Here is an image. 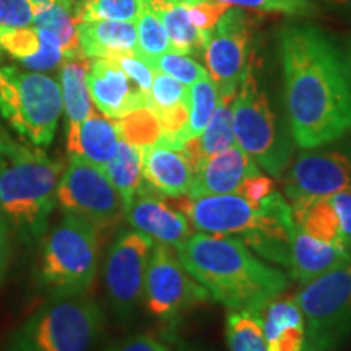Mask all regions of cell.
Returning <instances> with one entry per match:
<instances>
[{"instance_id": "cell-1", "label": "cell", "mask_w": 351, "mask_h": 351, "mask_svg": "<svg viewBox=\"0 0 351 351\" xmlns=\"http://www.w3.org/2000/svg\"><path fill=\"white\" fill-rule=\"evenodd\" d=\"M287 119L293 140L314 148L351 135V65L343 47L314 23L278 32Z\"/></svg>"}, {"instance_id": "cell-2", "label": "cell", "mask_w": 351, "mask_h": 351, "mask_svg": "<svg viewBox=\"0 0 351 351\" xmlns=\"http://www.w3.org/2000/svg\"><path fill=\"white\" fill-rule=\"evenodd\" d=\"M179 261L213 301L230 311H261L288 288V275L238 238L195 232L176 247Z\"/></svg>"}, {"instance_id": "cell-3", "label": "cell", "mask_w": 351, "mask_h": 351, "mask_svg": "<svg viewBox=\"0 0 351 351\" xmlns=\"http://www.w3.org/2000/svg\"><path fill=\"white\" fill-rule=\"evenodd\" d=\"M176 202L197 231L238 238L254 254L288 269L289 236L296 223L289 202L280 192L271 191L257 205L236 192Z\"/></svg>"}, {"instance_id": "cell-4", "label": "cell", "mask_w": 351, "mask_h": 351, "mask_svg": "<svg viewBox=\"0 0 351 351\" xmlns=\"http://www.w3.org/2000/svg\"><path fill=\"white\" fill-rule=\"evenodd\" d=\"M64 169L62 161L39 147L16 143L0 132V213L21 243L36 244L47 232Z\"/></svg>"}, {"instance_id": "cell-5", "label": "cell", "mask_w": 351, "mask_h": 351, "mask_svg": "<svg viewBox=\"0 0 351 351\" xmlns=\"http://www.w3.org/2000/svg\"><path fill=\"white\" fill-rule=\"evenodd\" d=\"M254 56V54H252ZM232 132L236 143L271 178H282L295 153L288 119L275 111L262 86L251 57L232 99Z\"/></svg>"}, {"instance_id": "cell-6", "label": "cell", "mask_w": 351, "mask_h": 351, "mask_svg": "<svg viewBox=\"0 0 351 351\" xmlns=\"http://www.w3.org/2000/svg\"><path fill=\"white\" fill-rule=\"evenodd\" d=\"M104 313L88 295L49 298L8 337L7 351H93Z\"/></svg>"}, {"instance_id": "cell-7", "label": "cell", "mask_w": 351, "mask_h": 351, "mask_svg": "<svg viewBox=\"0 0 351 351\" xmlns=\"http://www.w3.org/2000/svg\"><path fill=\"white\" fill-rule=\"evenodd\" d=\"M41 241L39 289L47 298L88 295L98 274L99 231L64 213Z\"/></svg>"}, {"instance_id": "cell-8", "label": "cell", "mask_w": 351, "mask_h": 351, "mask_svg": "<svg viewBox=\"0 0 351 351\" xmlns=\"http://www.w3.org/2000/svg\"><path fill=\"white\" fill-rule=\"evenodd\" d=\"M62 109L60 85L54 78L15 65L0 67V116L20 137L34 147H49Z\"/></svg>"}, {"instance_id": "cell-9", "label": "cell", "mask_w": 351, "mask_h": 351, "mask_svg": "<svg viewBox=\"0 0 351 351\" xmlns=\"http://www.w3.org/2000/svg\"><path fill=\"white\" fill-rule=\"evenodd\" d=\"M293 298L307 340L327 351L351 345V263L302 285Z\"/></svg>"}, {"instance_id": "cell-10", "label": "cell", "mask_w": 351, "mask_h": 351, "mask_svg": "<svg viewBox=\"0 0 351 351\" xmlns=\"http://www.w3.org/2000/svg\"><path fill=\"white\" fill-rule=\"evenodd\" d=\"M56 199L65 215L90 223L99 232L117 226L125 217L121 195L106 171L77 155H70Z\"/></svg>"}, {"instance_id": "cell-11", "label": "cell", "mask_w": 351, "mask_h": 351, "mask_svg": "<svg viewBox=\"0 0 351 351\" xmlns=\"http://www.w3.org/2000/svg\"><path fill=\"white\" fill-rule=\"evenodd\" d=\"M208 300V291L189 274L176 249L155 244L145 276V311L153 319L173 326L187 311Z\"/></svg>"}, {"instance_id": "cell-12", "label": "cell", "mask_w": 351, "mask_h": 351, "mask_svg": "<svg viewBox=\"0 0 351 351\" xmlns=\"http://www.w3.org/2000/svg\"><path fill=\"white\" fill-rule=\"evenodd\" d=\"M288 202L322 199L351 191V137L302 148L283 173Z\"/></svg>"}, {"instance_id": "cell-13", "label": "cell", "mask_w": 351, "mask_h": 351, "mask_svg": "<svg viewBox=\"0 0 351 351\" xmlns=\"http://www.w3.org/2000/svg\"><path fill=\"white\" fill-rule=\"evenodd\" d=\"M155 243L137 230L117 234L104 263L109 307L119 320H129L143 300L145 276Z\"/></svg>"}, {"instance_id": "cell-14", "label": "cell", "mask_w": 351, "mask_h": 351, "mask_svg": "<svg viewBox=\"0 0 351 351\" xmlns=\"http://www.w3.org/2000/svg\"><path fill=\"white\" fill-rule=\"evenodd\" d=\"M249 10L230 7L213 26L204 49L207 72L219 96H234L251 62Z\"/></svg>"}, {"instance_id": "cell-15", "label": "cell", "mask_w": 351, "mask_h": 351, "mask_svg": "<svg viewBox=\"0 0 351 351\" xmlns=\"http://www.w3.org/2000/svg\"><path fill=\"white\" fill-rule=\"evenodd\" d=\"M86 86L95 106L109 119L117 121L145 108V95L112 59H90Z\"/></svg>"}, {"instance_id": "cell-16", "label": "cell", "mask_w": 351, "mask_h": 351, "mask_svg": "<svg viewBox=\"0 0 351 351\" xmlns=\"http://www.w3.org/2000/svg\"><path fill=\"white\" fill-rule=\"evenodd\" d=\"M125 218L134 230L148 236L155 244H165L173 249L192 234L186 215L169 207L168 200L158 199L143 182L125 210Z\"/></svg>"}, {"instance_id": "cell-17", "label": "cell", "mask_w": 351, "mask_h": 351, "mask_svg": "<svg viewBox=\"0 0 351 351\" xmlns=\"http://www.w3.org/2000/svg\"><path fill=\"white\" fill-rule=\"evenodd\" d=\"M261 173L256 161L238 145L208 156L197 168L187 197L234 194L245 179Z\"/></svg>"}, {"instance_id": "cell-18", "label": "cell", "mask_w": 351, "mask_h": 351, "mask_svg": "<svg viewBox=\"0 0 351 351\" xmlns=\"http://www.w3.org/2000/svg\"><path fill=\"white\" fill-rule=\"evenodd\" d=\"M143 186L163 197H184L194 181V168L182 152L160 140L142 148Z\"/></svg>"}, {"instance_id": "cell-19", "label": "cell", "mask_w": 351, "mask_h": 351, "mask_svg": "<svg viewBox=\"0 0 351 351\" xmlns=\"http://www.w3.org/2000/svg\"><path fill=\"white\" fill-rule=\"evenodd\" d=\"M0 49L33 72H51L65 60L56 34L36 26L0 28Z\"/></svg>"}, {"instance_id": "cell-20", "label": "cell", "mask_w": 351, "mask_h": 351, "mask_svg": "<svg viewBox=\"0 0 351 351\" xmlns=\"http://www.w3.org/2000/svg\"><path fill=\"white\" fill-rule=\"evenodd\" d=\"M351 263V254L340 245L311 238L295 226L289 236V275L306 285L328 271Z\"/></svg>"}, {"instance_id": "cell-21", "label": "cell", "mask_w": 351, "mask_h": 351, "mask_svg": "<svg viewBox=\"0 0 351 351\" xmlns=\"http://www.w3.org/2000/svg\"><path fill=\"white\" fill-rule=\"evenodd\" d=\"M78 43L86 59H114L117 56H137V25L132 21L91 20L78 23Z\"/></svg>"}, {"instance_id": "cell-22", "label": "cell", "mask_w": 351, "mask_h": 351, "mask_svg": "<svg viewBox=\"0 0 351 351\" xmlns=\"http://www.w3.org/2000/svg\"><path fill=\"white\" fill-rule=\"evenodd\" d=\"M119 140L116 121L93 111L77 129L67 130V150L70 155L85 158L104 169L116 153Z\"/></svg>"}, {"instance_id": "cell-23", "label": "cell", "mask_w": 351, "mask_h": 351, "mask_svg": "<svg viewBox=\"0 0 351 351\" xmlns=\"http://www.w3.org/2000/svg\"><path fill=\"white\" fill-rule=\"evenodd\" d=\"M232 99H234V96H219L218 106L205 130L199 137L187 140L179 150L184 153L189 163L192 165L194 174L202 165V161L207 160L208 156H213L238 145L234 138V132H232Z\"/></svg>"}, {"instance_id": "cell-24", "label": "cell", "mask_w": 351, "mask_h": 351, "mask_svg": "<svg viewBox=\"0 0 351 351\" xmlns=\"http://www.w3.org/2000/svg\"><path fill=\"white\" fill-rule=\"evenodd\" d=\"M168 33L171 51L191 57L204 56L207 38L189 21L181 0H145Z\"/></svg>"}, {"instance_id": "cell-25", "label": "cell", "mask_w": 351, "mask_h": 351, "mask_svg": "<svg viewBox=\"0 0 351 351\" xmlns=\"http://www.w3.org/2000/svg\"><path fill=\"white\" fill-rule=\"evenodd\" d=\"M88 64L90 59L78 57V59L64 60L59 67V85L65 117H67V130L77 129L95 111L86 86Z\"/></svg>"}, {"instance_id": "cell-26", "label": "cell", "mask_w": 351, "mask_h": 351, "mask_svg": "<svg viewBox=\"0 0 351 351\" xmlns=\"http://www.w3.org/2000/svg\"><path fill=\"white\" fill-rule=\"evenodd\" d=\"M289 207H291L293 219L301 231L322 243L343 247L339 215L335 212L330 197L295 200L289 202Z\"/></svg>"}, {"instance_id": "cell-27", "label": "cell", "mask_w": 351, "mask_h": 351, "mask_svg": "<svg viewBox=\"0 0 351 351\" xmlns=\"http://www.w3.org/2000/svg\"><path fill=\"white\" fill-rule=\"evenodd\" d=\"M78 10L72 0H57L51 7L34 13L33 26L54 33L59 39L65 60L85 57L78 43Z\"/></svg>"}, {"instance_id": "cell-28", "label": "cell", "mask_w": 351, "mask_h": 351, "mask_svg": "<svg viewBox=\"0 0 351 351\" xmlns=\"http://www.w3.org/2000/svg\"><path fill=\"white\" fill-rule=\"evenodd\" d=\"M109 181L121 195L124 213L142 186V148L125 140H119L111 161L104 166Z\"/></svg>"}, {"instance_id": "cell-29", "label": "cell", "mask_w": 351, "mask_h": 351, "mask_svg": "<svg viewBox=\"0 0 351 351\" xmlns=\"http://www.w3.org/2000/svg\"><path fill=\"white\" fill-rule=\"evenodd\" d=\"M226 341L230 351H269L261 313L230 311L226 315Z\"/></svg>"}, {"instance_id": "cell-30", "label": "cell", "mask_w": 351, "mask_h": 351, "mask_svg": "<svg viewBox=\"0 0 351 351\" xmlns=\"http://www.w3.org/2000/svg\"><path fill=\"white\" fill-rule=\"evenodd\" d=\"M189 98H191V103H189L187 125L184 129V143L187 140L199 137L208 125L215 109L218 106L219 93L210 75H205L197 80L194 85L189 86Z\"/></svg>"}, {"instance_id": "cell-31", "label": "cell", "mask_w": 351, "mask_h": 351, "mask_svg": "<svg viewBox=\"0 0 351 351\" xmlns=\"http://www.w3.org/2000/svg\"><path fill=\"white\" fill-rule=\"evenodd\" d=\"M189 86L163 72L153 70L152 90L145 99V108L155 114V117L163 116L182 104H189Z\"/></svg>"}, {"instance_id": "cell-32", "label": "cell", "mask_w": 351, "mask_h": 351, "mask_svg": "<svg viewBox=\"0 0 351 351\" xmlns=\"http://www.w3.org/2000/svg\"><path fill=\"white\" fill-rule=\"evenodd\" d=\"M135 25H137L138 38L137 57H140V59L156 57L171 51L169 38L163 23L145 0H142V12H140V16Z\"/></svg>"}, {"instance_id": "cell-33", "label": "cell", "mask_w": 351, "mask_h": 351, "mask_svg": "<svg viewBox=\"0 0 351 351\" xmlns=\"http://www.w3.org/2000/svg\"><path fill=\"white\" fill-rule=\"evenodd\" d=\"M116 124L121 140H125V142L140 148L155 143L161 135L160 122H158L155 114L148 111L147 108L127 114V116L117 119Z\"/></svg>"}, {"instance_id": "cell-34", "label": "cell", "mask_w": 351, "mask_h": 351, "mask_svg": "<svg viewBox=\"0 0 351 351\" xmlns=\"http://www.w3.org/2000/svg\"><path fill=\"white\" fill-rule=\"evenodd\" d=\"M142 60L145 64L150 65L153 70H156V72H163L186 86L194 85L197 80L208 75L207 69L197 62L195 59L186 54H178L174 51H168L161 56L148 57V59Z\"/></svg>"}, {"instance_id": "cell-35", "label": "cell", "mask_w": 351, "mask_h": 351, "mask_svg": "<svg viewBox=\"0 0 351 351\" xmlns=\"http://www.w3.org/2000/svg\"><path fill=\"white\" fill-rule=\"evenodd\" d=\"M217 2L249 12L278 13L295 19H313L320 15V5L314 0H217Z\"/></svg>"}, {"instance_id": "cell-36", "label": "cell", "mask_w": 351, "mask_h": 351, "mask_svg": "<svg viewBox=\"0 0 351 351\" xmlns=\"http://www.w3.org/2000/svg\"><path fill=\"white\" fill-rule=\"evenodd\" d=\"M262 327L265 340L278 335L283 328L291 326H304V319L295 298H275L261 311Z\"/></svg>"}, {"instance_id": "cell-37", "label": "cell", "mask_w": 351, "mask_h": 351, "mask_svg": "<svg viewBox=\"0 0 351 351\" xmlns=\"http://www.w3.org/2000/svg\"><path fill=\"white\" fill-rule=\"evenodd\" d=\"M142 12V0H86L78 19L80 21L112 20L137 23Z\"/></svg>"}, {"instance_id": "cell-38", "label": "cell", "mask_w": 351, "mask_h": 351, "mask_svg": "<svg viewBox=\"0 0 351 351\" xmlns=\"http://www.w3.org/2000/svg\"><path fill=\"white\" fill-rule=\"evenodd\" d=\"M112 60H116V62L119 64V67L124 70L127 77L140 88V91L145 95V99H147V95L150 93L153 83V69L150 65L145 64L140 57L132 54L117 56L114 57Z\"/></svg>"}, {"instance_id": "cell-39", "label": "cell", "mask_w": 351, "mask_h": 351, "mask_svg": "<svg viewBox=\"0 0 351 351\" xmlns=\"http://www.w3.org/2000/svg\"><path fill=\"white\" fill-rule=\"evenodd\" d=\"M106 351H171L169 343L152 333H137L109 346Z\"/></svg>"}, {"instance_id": "cell-40", "label": "cell", "mask_w": 351, "mask_h": 351, "mask_svg": "<svg viewBox=\"0 0 351 351\" xmlns=\"http://www.w3.org/2000/svg\"><path fill=\"white\" fill-rule=\"evenodd\" d=\"M306 341L304 326H291L283 328L278 335L267 341L269 351H300Z\"/></svg>"}, {"instance_id": "cell-41", "label": "cell", "mask_w": 351, "mask_h": 351, "mask_svg": "<svg viewBox=\"0 0 351 351\" xmlns=\"http://www.w3.org/2000/svg\"><path fill=\"white\" fill-rule=\"evenodd\" d=\"M271 191H275L274 181H271L270 178H267V176H263L262 173H258L245 179V181L239 186L238 191H236V194H239L241 197H244L245 200L257 205L261 204Z\"/></svg>"}, {"instance_id": "cell-42", "label": "cell", "mask_w": 351, "mask_h": 351, "mask_svg": "<svg viewBox=\"0 0 351 351\" xmlns=\"http://www.w3.org/2000/svg\"><path fill=\"white\" fill-rule=\"evenodd\" d=\"M330 200L337 215H339L341 243H343L346 251L351 254V191L332 195Z\"/></svg>"}, {"instance_id": "cell-43", "label": "cell", "mask_w": 351, "mask_h": 351, "mask_svg": "<svg viewBox=\"0 0 351 351\" xmlns=\"http://www.w3.org/2000/svg\"><path fill=\"white\" fill-rule=\"evenodd\" d=\"M12 256V228L8 221L0 213V287L5 280L8 263H10Z\"/></svg>"}, {"instance_id": "cell-44", "label": "cell", "mask_w": 351, "mask_h": 351, "mask_svg": "<svg viewBox=\"0 0 351 351\" xmlns=\"http://www.w3.org/2000/svg\"><path fill=\"white\" fill-rule=\"evenodd\" d=\"M317 2L328 10L335 12L341 19L351 21V0H317Z\"/></svg>"}, {"instance_id": "cell-45", "label": "cell", "mask_w": 351, "mask_h": 351, "mask_svg": "<svg viewBox=\"0 0 351 351\" xmlns=\"http://www.w3.org/2000/svg\"><path fill=\"white\" fill-rule=\"evenodd\" d=\"M173 351H217L210 346L199 343V341H186V340H178L174 343Z\"/></svg>"}, {"instance_id": "cell-46", "label": "cell", "mask_w": 351, "mask_h": 351, "mask_svg": "<svg viewBox=\"0 0 351 351\" xmlns=\"http://www.w3.org/2000/svg\"><path fill=\"white\" fill-rule=\"evenodd\" d=\"M57 0H29V3H32L33 8H34V13L44 10V8L51 7L52 3H56Z\"/></svg>"}, {"instance_id": "cell-47", "label": "cell", "mask_w": 351, "mask_h": 351, "mask_svg": "<svg viewBox=\"0 0 351 351\" xmlns=\"http://www.w3.org/2000/svg\"><path fill=\"white\" fill-rule=\"evenodd\" d=\"M300 351H327V350L320 348V346H319V345H315L314 341H311V340H307V339H306L304 345H302V348H301Z\"/></svg>"}, {"instance_id": "cell-48", "label": "cell", "mask_w": 351, "mask_h": 351, "mask_svg": "<svg viewBox=\"0 0 351 351\" xmlns=\"http://www.w3.org/2000/svg\"><path fill=\"white\" fill-rule=\"evenodd\" d=\"M345 52H346V57H348V60H350V65H351V36L348 38V41H346Z\"/></svg>"}, {"instance_id": "cell-49", "label": "cell", "mask_w": 351, "mask_h": 351, "mask_svg": "<svg viewBox=\"0 0 351 351\" xmlns=\"http://www.w3.org/2000/svg\"><path fill=\"white\" fill-rule=\"evenodd\" d=\"M85 2H86V0H72V3H73V5H75V8H77L78 12H80V8H82V5Z\"/></svg>"}, {"instance_id": "cell-50", "label": "cell", "mask_w": 351, "mask_h": 351, "mask_svg": "<svg viewBox=\"0 0 351 351\" xmlns=\"http://www.w3.org/2000/svg\"><path fill=\"white\" fill-rule=\"evenodd\" d=\"M0 51H2V49H0Z\"/></svg>"}]
</instances>
